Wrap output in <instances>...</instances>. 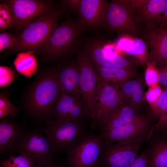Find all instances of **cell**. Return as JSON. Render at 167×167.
<instances>
[{
	"label": "cell",
	"mask_w": 167,
	"mask_h": 167,
	"mask_svg": "<svg viewBox=\"0 0 167 167\" xmlns=\"http://www.w3.org/2000/svg\"><path fill=\"white\" fill-rule=\"evenodd\" d=\"M60 95L56 69L38 71L22 96V109L28 118L36 122H45L53 118L55 104Z\"/></svg>",
	"instance_id": "cell-1"
},
{
	"label": "cell",
	"mask_w": 167,
	"mask_h": 167,
	"mask_svg": "<svg viewBox=\"0 0 167 167\" xmlns=\"http://www.w3.org/2000/svg\"><path fill=\"white\" fill-rule=\"evenodd\" d=\"M42 131L55 155L68 154L88 132L84 122L54 118L45 122Z\"/></svg>",
	"instance_id": "cell-2"
},
{
	"label": "cell",
	"mask_w": 167,
	"mask_h": 167,
	"mask_svg": "<svg viewBox=\"0 0 167 167\" xmlns=\"http://www.w3.org/2000/svg\"><path fill=\"white\" fill-rule=\"evenodd\" d=\"M59 11H51L35 18L16 36L9 53L32 50L35 53L47 41L57 25Z\"/></svg>",
	"instance_id": "cell-3"
},
{
	"label": "cell",
	"mask_w": 167,
	"mask_h": 167,
	"mask_svg": "<svg viewBox=\"0 0 167 167\" xmlns=\"http://www.w3.org/2000/svg\"><path fill=\"white\" fill-rule=\"evenodd\" d=\"M81 30V26L71 21L57 25L47 41L36 52L41 53L47 59L63 57L71 49Z\"/></svg>",
	"instance_id": "cell-4"
},
{
	"label": "cell",
	"mask_w": 167,
	"mask_h": 167,
	"mask_svg": "<svg viewBox=\"0 0 167 167\" xmlns=\"http://www.w3.org/2000/svg\"><path fill=\"white\" fill-rule=\"evenodd\" d=\"M14 152L29 158L37 167L56 163V155L42 130H25L15 147Z\"/></svg>",
	"instance_id": "cell-5"
},
{
	"label": "cell",
	"mask_w": 167,
	"mask_h": 167,
	"mask_svg": "<svg viewBox=\"0 0 167 167\" xmlns=\"http://www.w3.org/2000/svg\"><path fill=\"white\" fill-rule=\"evenodd\" d=\"M146 140L147 136L116 143L105 142L98 165L102 167H129L137 157L138 150Z\"/></svg>",
	"instance_id": "cell-6"
},
{
	"label": "cell",
	"mask_w": 167,
	"mask_h": 167,
	"mask_svg": "<svg viewBox=\"0 0 167 167\" xmlns=\"http://www.w3.org/2000/svg\"><path fill=\"white\" fill-rule=\"evenodd\" d=\"M103 24L113 31L139 33L140 25L131 0H112L104 14Z\"/></svg>",
	"instance_id": "cell-7"
},
{
	"label": "cell",
	"mask_w": 167,
	"mask_h": 167,
	"mask_svg": "<svg viewBox=\"0 0 167 167\" xmlns=\"http://www.w3.org/2000/svg\"><path fill=\"white\" fill-rule=\"evenodd\" d=\"M104 140L100 133L88 132L68 154L69 167H95L98 165Z\"/></svg>",
	"instance_id": "cell-8"
},
{
	"label": "cell",
	"mask_w": 167,
	"mask_h": 167,
	"mask_svg": "<svg viewBox=\"0 0 167 167\" xmlns=\"http://www.w3.org/2000/svg\"><path fill=\"white\" fill-rule=\"evenodd\" d=\"M77 62L80 74V89L89 118L93 119L95 111V99L99 79L93 65L85 51L77 55Z\"/></svg>",
	"instance_id": "cell-9"
},
{
	"label": "cell",
	"mask_w": 167,
	"mask_h": 167,
	"mask_svg": "<svg viewBox=\"0 0 167 167\" xmlns=\"http://www.w3.org/2000/svg\"><path fill=\"white\" fill-rule=\"evenodd\" d=\"M123 103L118 85L99 79L95 99V111L90 126L97 129L102 122L119 105Z\"/></svg>",
	"instance_id": "cell-10"
},
{
	"label": "cell",
	"mask_w": 167,
	"mask_h": 167,
	"mask_svg": "<svg viewBox=\"0 0 167 167\" xmlns=\"http://www.w3.org/2000/svg\"><path fill=\"white\" fill-rule=\"evenodd\" d=\"M152 126L148 118L143 116L139 115L127 123L99 133L105 142L117 143L136 138L148 136Z\"/></svg>",
	"instance_id": "cell-11"
},
{
	"label": "cell",
	"mask_w": 167,
	"mask_h": 167,
	"mask_svg": "<svg viewBox=\"0 0 167 167\" xmlns=\"http://www.w3.org/2000/svg\"><path fill=\"white\" fill-rule=\"evenodd\" d=\"M12 11L14 26L23 29L32 21L50 11V7L44 2L34 0H9L5 1Z\"/></svg>",
	"instance_id": "cell-12"
},
{
	"label": "cell",
	"mask_w": 167,
	"mask_h": 167,
	"mask_svg": "<svg viewBox=\"0 0 167 167\" xmlns=\"http://www.w3.org/2000/svg\"><path fill=\"white\" fill-rule=\"evenodd\" d=\"M54 118L77 122H84L89 118L82 96L61 94L56 101L53 113Z\"/></svg>",
	"instance_id": "cell-13"
},
{
	"label": "cell",
	"mask_w": 167,
	"mask_h": 167,
	"mask_svg": "<svg viewBox=\"0 0 167 167\" xmlns=\"http://www.w3.org/2000/svg\"><path fill=\"white\" fill-rule=\"evenodd\" d=\"M143 36L150 49L149 61L161 67L167 62V27L145 28Z\"/></svg>",
	"instance_id": "cell-14"
},
{
	"label": "cell",
	"mask_w": 167,
	"mask_h": 167,
	"mask_svg": "<svg viewBox=\"0 0 167 167\" xmlns=\"http://www.w3.org/2000/svg\"><path fill=\"white\" fill-rule=\"evenodd\" d=\"M134 6L137 20L145 28L155 26L156 21L164 12L167 0H131Z\"/></svg>",
	"instance_id": "cell-15"
},
{
	"label": "cell",
	"mask_w": 167,
	"mask_h": 167,
	"mask_svg": "<svg viewBox=\"0 0 167 167\" xmlns=\"http://www.w3.org/2000/svg\"><path fill=\"white\" fill-rule=\"evenodd\" d=\"M56 74L60 94L81 96L79 71L77 62L61 65L56 69Z\"/></svg>",
	"instance_id": "cell-16"
},
{
	"label": "cell",
	"mask_w": 167,
	"mask_h": 167,
	"mask_svg": "<svg viewBox=\"0 0 167 167\" xmlns=\"http://www.w3.org/2000/svg\"><path fill=\"white\" fill-rule=\"evenodd\" d=\"M25 130L20 124L5 117L0 121V154H11Z\"/></svg>",
	"instance_id": "cell-17"
},
{
	"label": "cell",
	"mask_w": 167,
	"mask_h": 167,
	"mask_svg": "<svg viewBox=\"0 0 167 167\" xmlns=\"http://www.w3.org/2000/svg\"><path fill=\"white\" fill-rule=\"evenodd\" d=\"M108 3L104 0H81L78 11L82 24L95 27L103 24Z\"/></svg>",
	"instance_id": "cell-18"
},
{
	"label": "cell",
	"mask_w": 167,
	"mask_h": 167,
	"mask_svg": "<svg viewBox=\"0 0 167 167\" xmlns=\"http://www.w3.org/2000/svg\"><path fill=\"white\" fill-rule=\"evenodd\" d=\"M85 51L95 67L113 66L132 69L131 63L128 59L118 54L113 58L106 56L102 46L98 43L89 45Z\"/></svg>",
	"instance_id": "cell-19"
},
{
	"label": "cell",
	"mask_w": 167,
	"mask_h": 167,
	"mask_svg": "<svg viewBox=\"0 0 167 167\" xmlns=\"http://www.w3.org/2000/svg\"><path fill=\"white\" fill-rule=\"evenodd\" d=\"M139 115L136 110L125 103L119 105L97 128L100 132L108 130L127 123Z\"/></svg>",
	"instance_id": "cell-20"
},
{
	"label": "cell",
	"mask_w": 167,
	"mask_h": 167,
	"mask_svg": "<svg viewBox=\"0 0 167 167\" xmlns=\"http://www.w3.org/2000/svg\"><path fill=\"white\" fill-rule=\"evenodd\" d=\"M123 103H127L136 110L143 100V88L138 79L129 80L118 85Z\"/></svg>",
	"instance_id": "cell-21"
},
{
	"label": "cell",
	"mask_w": 167,
	"mask_h": 167,
	"mask_svg": "<svg viewBox=\"0 0 167 167\" xmlns=\"http://www.w3.org/2000/svg\"><path fill=\"white\" fill-rule=\"evenodd\" d=\"M115 46L117 50L123 51L143 63L147 64L149 61V54L147 53L146 44L140 39L122 37L116 42Z\"/></svg>",
	"instance_id": "cell-22"
},
{
	"label": "cell",
	"mask_w": 167,
	"mask_h": 167,
	"mask_svg": "<svg viewBox=\"0 0 167 167\" xmlns=\"http://www.w3.org/2000/svg\"><path fill=\"white\" fill-rule=\"evenodd\" d=\"M95 70L99 79L106 83L119 84L135 75L132 69L113 66H96Z\"/></svg>",
	"instance_id": "cell-23"
},
{
	"label": "cell",
	"mask_w": 167,
	"mask_h": 167,
	"mask_svg": "<svg viewBox=\"0 0 167 167\" xmlns=\"http://www.w3.org/2000/svg\"><path fill=\"white\" fill-rule=\"evenodd\" d=\"M34 53L32 50L21 52L17 55L14 62L16 71L28 78L38 71Z\"/></svg>",
	"instance_id": "cell-24"
},
{
	"label": "cell",
	"mask_w": 167,
	"mask_h": 167,
	"mask_svg": "<svg viewBox=\"0 0 167 167\" xmlns=\"http://www.w3.org/2000/svg\"><path fill=\"white\" fill-rule=\"evenodd\" d=\"M146 151L149 167H167V141H157Z\"/></svg>",
	"instance_id": "cell-25"
},
{
	"label": "cell",
	"mask_w": 167,
	"mask_h": 167,
	"mask_svg": "<svg viewBox=\"0 0 167 167\" xmlns=\"http://www.w3.org/2000/svg\"><path fill=\"white\" fill-rule=\"evenodd\" d=\"M10 92L6 90H2L0 93V118L11 114L12 117H16L19 113L20 107L14 106L11 102Z\"/></svg>",
	"instance_id": "cell-26"
},
{
	"label": "cell",
	"mask_w": 167,
	"mask_h": 167,
	"mask_svg": "<svg viewBox=\"0 0 167 167\" xmlns=\"http://www.w3.org/2000/svg\"><path fill=\"white\" fill-rule=\"evenodd\" d=\"M0 166L2 167H37L29 158L22 155L10 156L7 159L1 160Z\"/></svg>",
	"instance_id": "cell-27"
},
{
	"label": "cell",
	"mask_w": 167,
	"mask_h": 167,
	"mask_svg": "<svg viewBox=\"0 0 167 167\" xmlns=\"http://www.w3.org/2000/svg\"><path fill=\"white\" fill-rule=\"evenodd\" d=\"M14 27V20L11 10L5 2L0 4V29L3 30Z\"/></svg>",
	"instance_id": "cell-28"
},
{
	"label": "cell",
	"mask_w": 167,
	"mask_h": 167,
	"mask_svg": "<svg viewBox=\"0 0 167 167\" xmlns=\"http://www.w3.org/2000/svg\"><path fill=\"white\" fill-rule=\"evenodd\" d=\"M164 88L158 98L150 105V114L152 117L159 118L167 106V87Z\"/></svg>",
	"instance_id": "cell-29"
},
{
	"label": "cell",
	"mask_w": 167,
	"mask_h": 167,
	"mask_svg": "<svg viewBox=\"0 0 167 167\" xmlns=\"http://www.w3.org/2000/svg\"><path fill=\"white\" fill-rule=\"evenodd\" d=\"M147 68L145 73V79L146 84L149 87L158 84L159 71L155 64L148 61L147 63Z\"/></svg>",
	"instance_id": "cell-30"
},
{
	"label": "cell",
	"mask_w": 167,
	"mask_h": 167,
	"mask_svg": "<svg viewBox=\"0 0 167 167\" xmlns=\"http://www.w3.org/2000/svg\"><path fill=\"white\" fill-rule=\"evenodd\" d=\"M0 86L3 87L8 86L13 81L15 77L14 71L7 66H0Z\"/></svg>",
	"instance_id": "cell-31"
},
{
	"label": "cell",
	"mask_w": 167,
	"mask_h": 167,
	"mask_svg": "<svg viewBox=\"0 0 167 167\" xmlns=\"http://www.w3.org/2000/svg\"><path fill=\"white\" fill-rule=\"evenodd\" d=\"M16 40V36L12 33L5 32L0 33V52L12 48L15 44Z\"/></svg>",
	"instance_id": "cell-32"
},
{
	"label": "cell",
	"mask_w": 167,
	"mask_h": 167,
	"mask_svg": "<svg viewBox=\"0 0 167 167\" xmlns=\"http://www.w3.org/2000/svg\"><path fill=\"white\" fill-rule=\"evenodd\" d=\"M162 90L159 84L153 85L149 87L145 93V97L149 106L153 104L158 98Z\"/></svg>",
	"instance_id": "cell-33"
},
{
	"label": "cell",
	"mask_w": 167,
	"mask_h": 167,
	"mask_svg": "<svg viewBox=\"0 0 167 167\" xmlns=\"http://www.w3.org/2000/svg\"><path fill=\"white\" fill-rule=\"evenodd\" d=\"M167 126V106L162 115L159 118L157 122L150 130L148 136V139H150L156 132L164 128Z\"/></svg>",
	"instance_id": "cell-34"
},
{
	"label": "cell",
	"mask_w": 167,
	"mask_h": 167,
	"mask_svg": "<svg viewBox=\"0 0 167 167\" xmlns=\"http://www.w3.org/2000/svg\"><path fill=\"white\" fill-rule=\"evenodd\" d=\"M129 167H149V162L146 150L137 156L133 163Z\"/></svg>",
	"instance_id": "cell-35"
},
{
	"label": "cell",
	"mask_w": 167,
	"mask_h": 167,
	"mask_svg": "<svg viewBox=\"0 0 167 167\" xmlns=\"http://www.w3.org/2000/svg\"><path fill=\"white\" fill-rule=\"evenodd\" d=\"M161 67V68L158 70V84L167 87V62Z\"/></svg>",
	"instance_id": "cell-36"
},
{
	"label": "cell",
	"mask_w": 167,
	"mask_h": 167,
	"mask_svg": "<svg viewBox=\"0 0 167 167\" xmlns=\"http://www.w3.org/2000/svg\"><path fill=\"white\" fill-rule=\"evenodd\" d=\"M102 47L104 54L109 58H114L118 54L115 46L108 44Z\"/></svg>",
	"instance_id": "cell-37"
},
{
	"label": "cell",
	"mask_w": 167,
	"mask_h": 167,
	"mask_svg": "<svg viewBox=\"0 0 167 167\" xmlns=\"http://www.w3.org/2000/svg\"><path fill=\"white\" fill-rule=\"evenodd\" d=\"M155 26L162 28L167 27V4L164 12L157 19Z\"/></svg>",
	"instance_id": "cell-38"
},
{
	"label": "cell",
	"mask_w": 167,
	"mask_h": 167,
	"mask_svg": "<svg viewBox=\"0 0 167 167\" xmlns=\"http://www.w3.org/2000/svg\"><path fill=\"white\" fill-rule=\"evenodd\" d=\"M81 0H68L63 1L64 3L70 9L78 11Z\"/></svg>",
	"instance_id": "cell-39"
},
{
	"label": "cell",
	"mask_w": 167,
	"mask_h": 167,
	"mask_svg": "<svg viewBox=\"0 0 167 167\" xmlns=\"http://www.w3.org/2000/svg\"><path fill=\"white\" fill-rule=\"evenodd\" d=\"M40 167H69V166L66 162V163L65 164L61 163H55L54 165L46 166Z\"/></svg>",
	"instance_id": "cell-40"
},
{
	"label": "cell",
	"mask_w": 167,
	"mask_h": 167,
	"mask_svg": "<svg viewBox=\"0 0 167 167\" xmlns=\"http://www.w3.org/2000/svg\"><path fill=\"white\" fill-rule=\"evenodd\" d=\"M95 167H102V166H100L99 165H97Z\"/></svg>",
	"instance_id": "cell-41"
},
{
	"label": "cell",
	"mask_w": 167,
	"mask_h": 167,
	"mask_svg": "<svg viewBox=\"0 0 167 167\" xmlns=\"http://www.w3.org/2000/svg\"><path fill=\"white\" fill-rule=\"evenodd\" d=\"M166 133L167 134V130H166Z\"/></svg>",
	"instance_id": "cell-42"
},
{
	"label": "cell",
	"mask_w": 167,
	"mask_h": 167,
	"mask_svg": "<svg viewBox=\"0 0 167 167\" xmlns=\"http://www.w3.org/2000/svg\"><path fill=\"white\" fill-rule=\"evenodd\" d=\"M0 167H2L1 166H0Z\"/></svg>",
	"instance_id": "cell-43"
},
{
	"label": "cell",
	"mask_w": 167,
	"mask_h": 167,
	"mask_svg": "<svg viewBox=\"0 0 167 167\" xmlns=\"http://www.w3.org/2000/svg\"></svg>",
	"instance_id": "cell-44"
}]
</instances>
